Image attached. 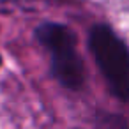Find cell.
I'll return each mask as SVG.
<instances>
[{
	"label": "cell",
	"instance_id": "cell-1",
	"mask_svg": "<svg viewBox=\"0 0 129 129\" xmlns=\"http://www.w3.org/2000/svg\"><path fill=\"white\" fill-rule=\"evenodd\" d=\"M36 39L50 57L53 78L67 90L78 92L85 87V62L78 51V39L71 27L58 21H43L36 27Z\"/></svg>",
	"mask_w": 129,
	"mask_h": 129
},
{
	"label": "cell",
	"instance_id": "cell-2",
	"mask_svg": "<svg viewBox=\"0 0 129 129\" xmlns=\"http://www.w3.org/2000/svg\"><path fill=\"white\" fill-rule=\"evenodd\" d=\"M88 50L110 88L120 101H129V46L106 23L88 32Z\"/></svg>",
	"mask_w": 129,
	"mask_h": 129
},
{
	"label": "cell",
	"instance_id": "cell-3",
	"mask_svg": "<svg viewBox=\"0 0 129 129\" xmlns=\"http://www.w3.org/2000/svg\"><path fill=\"white\" fill-rule=\"evenodd\" d=\"M101 129H127V124H125L124 118L118 117V115H106V117L103 118Z\"/></svg>",
	"mask_w": 129,
	"mask_h": 129
},
{
	"label": "cell",
	"instance_id": "cell-4",
	"mask_svg": "<svg viewBox=\"0 0 129 129\" xmlns=\"http://www.w3.org/2000/svg\"><path fill=\"white\" fill-rule=\"evenodd\" d=\"M0 66H2V55H0Z\"/></svg>",
	"mask_w": 129,
	"mask_h": 129
}]
</instances>
